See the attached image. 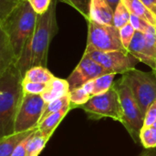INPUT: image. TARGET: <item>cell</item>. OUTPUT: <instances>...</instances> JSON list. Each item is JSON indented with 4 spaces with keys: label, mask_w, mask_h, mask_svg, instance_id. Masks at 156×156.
Returning <instances> with one entry per match:
<instances>
[{
    "label": "cell",
    "mask_w": 156,
    "mask_h": 156,
    "mask_svg": "<svg viewBox=\"0 0 156 156\" xmlns=\"http://www.w3.org/2000/svg\"><path fill=\"white\" fill-rule=\"evenodd\" d=\"M57 2L58 0H52L48 11L38 16L36 28L16 64L23 77L26 71L33 67L47 66L49 45L58 32L56 16Z\"/></svg>",
    "instance_id": "1"
},
{
    "label": "cell",
    "mask_w": 156,
    "mask_h": 156,
    "mask_svg": "<svg viewBox=\"0 0 156 156\" xmlns=\"http://www.w3.org/2000/svg\"><path fill=\"white\" fill-rule=\"evenodd\" d=\"M23 76L16 65L0 73V136L15 133V120L24 97Z\"/></svg>",
    "instance_id": "2"
},
{
    "label": "cell",
    "mask_w": 156,
    "mask_h": 156,
    "mask_svg": "<svg viewBox=\"0 0 156 156\" xmlns=\"http://www.w3.org/2000/svg\"><path fill=\"white\" fill-rule=\"evenodd\" d=\"M37 17L38 15L34 11L28 1L22 0L0 22V30L5 34L16 58V62L26 43L36 28Z\"/></svg>",
    "instance_id": "3"
},
{
    "label": "cell",
    "mask_w": 156,
    "mask_h": 156,
    "mask_svg": "<svg viewBox=\"0 0 156 156\" xmlns=\"http://www.w3.org/2000/svg\"><path fill=\"white\" fill-rule=\"evenodd\" d=\"M114 84L119 92L122 111V121L121 123L136 144L141 143L140 134L144 125V113L141 110L132 90L122 78L114 82Z\"/></svg>",
    "instance_id": "4"
},
{
    "label": "cell",
    "mask_w": 156,
    "mask_h": 156,
    "mask_svg": "<svg viewBox=\"0 0 156 156\" xmlns=\"http://www.w3.org/2000/svg\"><path fill=\"white\" fill-rule=\"evenodd\" d=\"M88 21V37L85 52L90 51H127L121 41L120 29L114 25L99 24L93 20Z\"/></svg>",
    "instance_id": "5"
},
{
    "label": "cell",
    "mask_w": 156,
    "mask_h": 156,
    "mask_svg": "<svg viewBox=\"0 0 156 156\" xmlns=\"http://www.w3.org/2000/svg\"><path fill=\"white\" fill-rule=\"evenodd\" d=\"M91 120L98 121L102 118H111L122 122V111L119 92L115 84L105 93L93 96L80 107Z\"/></svg>",
    "instance_id": "6"
},
{
    "label": "cell",
    "mask_w": 156,
    "mask_h": 156,
    "mask_svg": "<svg viewBox=\"0 0 156 156\" xmlns=\"http://www.w3.org/2000/svg\"><path fill=\"white\" fill-rule=\"evenodd\" d=\"M132 90L141 110L146 113L148 108L156 100V76L152 72H144L134 69L122 77Z\"/></svg>",
    "instance_id": "7"
},
{
    "label": "cell",
    "mask_w": 156,
    "mask_h": 156,
    "mask_svg": "<svg viewBox=\"0 0 156 156\" xmlns=\"http://www.w3.org/2000/svg\"><path fill=\"white\" fill-rule=\"evenodd\" d=\"M46 105L41 95L24 94L15 120V133L38 127Z\"/></svg>",
    "instance_id": "8"
},
{
    "label": "cell",
    "mask_w": 156,
    "mask_h": 156,
    "mask_svg": "<svg viewBox=\"0 0 156 156\" xmlns=\"http://www.w3.org/2000/svg\"><path fill=\"white\" fill-rule=\"evenodd\" d=\"M83 55L90 57L94 61L101 64L108 71L114 74H125L130 70L136 69V65L140 62L138 58L128 51H90L84 52Z\"/></svg>",
    "instance_id": "9"
},
{
    "label": "cell",
    "mask_w": 156,
    "mask_h": 156,
    "mask_svg": "<svg viewBox=\"0 0 156 156\" xmlns=\"http://www.w3.org/2000/svg\"><path fill=\"white\" fill-rule=\"evenodd\" d=\"M128 52L149 66L152 71L156 70V27L147 33L136 31Z\"/></svg>",
    "instance_id": "10"
},
{
    "label": "cell",
    "mask_w": 156,
    "mask_h": 156,
    "mask_svg": "<svg viewBox=\"0 0 156 156\" xmlns=\"http://www.w3.org/2000/svg\"><path fill=\"white\" fill-rule=\"evenodd\" d=\"M111 73L101 64L91 59L90 57L83 55L82 58L73 69L67 80L69 84V89L74 90L82 87L85 83L92 80L100 76Z\"/></svg>",
    "instance_id": "11"
},
{
    "label": "cell",
    "mask_w": 156,
    "mask_h": 156,
    "mask_svg": "<svg viewBox=\"0 0 156 156\" xmlns=\"http://www.w3.org/2000/svg\"><path fill=\"white\" fill-rule=\"evenodd\" d=\"M113 16L114 9L107 0H91L89 19L99 24L113 25Z\"/></svg>",
    "instance_id": "12"
},
{
    "label": "cell",
    "mask_w": 156,
    "mask_h": 156,
    "mask_svg": "<svg viewBox=\"0 0 156 156\" xmlns=\"http://www.w3.org/2000/svg\"><path fill=\"white\" fill-rule=\"evenodd\" d=\"M69 91V84L67 80L54 77L47 84V88L41 94V97L46 103H49L55 100L68 95Z\"/></svg>",
    "instance_id": "13"
},
{
    "label": "cell",
    "mask_w": 156,
    "mask_h": 156,
    "mask_svg": "<svg viewBox=\"0 0 156 156\" xmlns=\"http://www.w3.org/2000/svg\"><path fill=\"white\" fill-rule=\"evenodd\" d=\"M37 128L20 132V133H14L10 135H6L1 137L0 139V156H11L15 149L18 146L20 143H22L25 139L29 137Z\"/></svg>",
    "instance_id": "14"
},
{
    "label": "cell",
    "mask_w": 156,
    "mask_h": 156,
    "mask_svg": "<svg viewBox=\"0 0 156 156\" xmlns=\"http://www.w3.org/2000/svg\"><path fill=\"white\" fill-rule=\"evenodd\" d=\"M115 75L116 74L114 73H109L100 76L92 80L88 81L82 87L90 93L91 97L105 93L112 87Z\"/></svg>",
    "instance_id": "15"
},
{
    "label": "cell",
    "mask_w": 156,
    "mask_h": 156,
    "mask_svg": "<svg viewBox=\"0 0 156 156\" xmlns=\"http://www.w3.org/2000/svg\"><path fill=\"white\" fill-rule=\"evenodd\" d=\"M72 108L70 105L65 107L64 109L54 112L48 116H47L44 120H42L40 122V123L38 124V130H40L42 133H44L45 134L48 135V136H52L55 130L58 128V126L60 124V122H62V120L66 117V115L69 113V111H71Z\"/></svg>",
    "instance_id": "16"
},
{
    "label": "cell",
    "mask_w": 156,
    "mask_h": 156,
    "mask_svg": "<svg viewBox=\"0 0 156 156\" xmlns=\"http://www.w3.org/2000/svg\"><path fill=\"white\" fill-rule=\"evenodd\" d=\"M16 64V58L13 48L5 36L0 30V73L4 72L7 68Z\"/></svg>",
    "instance_id": "17"
},
{
    "label": "cell",
    "mask_w": 156,
    "mask_h": 156,
    "mask_svg": "<svg viewBox=\"0 0 156 156\" xmlns=\"http://www.w3.org/2000/svg\"><path fill=\"white\" fill-rule=\"evenodd\" d=\"M132 15L137 16L151 25L156 27V15L154 14L141 0H122Z\"/></svg>",
    "instance_id": "18"
},
{
    "label": "cell",
    "mask_w": 156,
    "mask_h": 156,
    "mask_svg": "<svg viewBox=\"0 0 156 156\" xmlns=\"http://www.w3.org/2000/svg\"><path fill=\"white\" fill-rule=\"evenodd\" d=\"M51 137L42 133L38 128L28 137L27 144V156H38Z\"/></svg>",
    "instance_id": "19"
},
{
    "label": "cell",
    "mask_w": 156,
    "mask_h": 156,
    "mask_svg": "<svg viewBox=\"0 0 156 156\" xmlns=\"http://www.w3.org/2000/svg\"><path fill=\"white\" fill-rule=\"evenodd\" d=\"M55 76L43 66H37L29 69L24 74L23 80L27 81H33L38 83L48 84Z\"/></svg>",
    "instance_id": "20"
},
{
    "label": "cell",
    "mask_w": 156,
    "mask_h": 156,
    "mask_svg": "<svg viewBox=\"0 0 156 156\" xmlns=\"http://www.w3.org/2000/svg\"><path fill=\"white\" fill-rule=\"evenodd\" d=\"M69 101H70V106L72 109L80 108L82 105L87 103L91 96L90 93L83 88L80 87L74 90H71L69 93Z\"/></svg>",
    "instance_id": "21"
},
{
    "label": "cell",
    "mask_w": 156,
    "mask_h": 156,
    "mask_svg": "<svg viewBox=\"0 0 156 156\" xmlns=\"http://www.w3.org/2000/svg\"><path fill=\"white\" fill-rule=\"evenodd\" d=\"M140 142L144 149L156 147V121L152 125L143 128L140 134Z\"/></svg>",
    "instance_id": "22"
},
{
    "label": "cell",
    "mask_w": 156,
    "mask_h": 156,
    "mask_svg": "<svg viewBox=\"0 0 156 156\" xmlns=\"http://www.w3.org/2000/svg\"><path fill=\"white\" fill-rule=\"evenodd\" d=\"M131 18V13L126 7V5L123 4L122 1H121L116 8L114 9V16H113V25L117 28H122L128 23H130Z\"/></svg>",
    "instance_id": "23"
},
{
    "label": "cell",
    "mask_w": 156,
    "mask_h": 156,
    "mask_svg": "<svg viewBox=\"0 0 156 156\" xmlns=\"http://www.w3.org/2000/svg\"><path fill=\"white\" fill-rule=\"evenodd\" d=\"M70 105V101H69V95H66L64 97H61L58 100H55L49 103H47L46 107H45V110H44V112H43V115H42V120H44L47 116L54 113V112H57L62 109H64L65 107ZM40 121V122H41Z\"/></svg>",
    "instance_id": "24"
},
{
    "label": "cell",
    "mask_w": 156,
    "mask_h": 156,
    "mask_svg": "<svg viewBox=\"0 0 156 156\" xmlns=\"http://www.w3.org/2000/svg\"><path fill=\"white\" fill-rule=\"evenodd\" d=\"M65 4L69 5L74 9H76L81 16H83L87 20L90 18V9L91 0H58Z\"/></svg>",
    "instance_id": "25"
},
{
    "label": "cell",
    "mask_w": 156,
    "mask_h": 156,
    "mask_svg": "<svg viewBox=\"0 0 156 156\" xmlns=\"http://www.w3.org/2000/svg\"><path fill=\"white\" fill-rule=\"evenodd\" d=\"M136 30L134 27L132 26L131 23H128L122 28H120V37H121V41L123 46V48L128 51V48L133 39L134 34Z\"/></svg>",
    "instance_id": "26"
},
{
    "label": "cell",
    "mask_w": 156,
    "mask_h": 156,
    "mask_svg": "<svg viewBox=\"0 0 156 156\" xmlns=\"http://www.w3.org/2000/svg\"><path fill=\"white\" fill-rule=\"evenodd\" d=\"M22 87L24 94H33V95H41L47 88V84L38 83L33 81L22 80Z\"/></svg>",
    "instance_id": "27"
},
{
    "label": "cell",
    "mask_w": 156,
    "mask_h": 156,
    "mask_svg": "<svg viewBox=\"0 0 156 156\" xmlns=\"http://www.w3.org/2000/svg\"><path fill=\"white\" fill-rule=\"evenodd\" d=\"M22 0H0V22L3 21Z\"/></svg>",
    "instance_id": "28"
},
{
    "label": "cell",
    "mask_w": 156,
    "mask_h": 156,
    "mask_svg": "<svg viewBox=\"0 0 156 156\" xmlns=\"http://www.w3.org/2000/svg\"><path fill=\"white\" fill-rule=\"evenodd\" d=\"M130 23L132 24V26L134 27V29L136 31L142 32V33H147L153 27V25H151L150 23H148L147 21H145L144 19L132 15L131 14V18H130Z\"/></svg>",
    "instance_id": "29"
},
{
    "label": "cell",
    "mask_w": 156,
    "mask_h": 156,
    "mask_svg": "<svg viewBox=\"0 0 156 156\" xmlns=\"http://www.w3.org/2000/svg\"><path fill=\"white\" fill-rule=\"evenodd\" d=\"M34 11L39 16L48 11L50 8L52 0H27Z\"/></svg>",
    "instance_id": "30"
},
{
    "label": "cell",
    "mask_w": 156,
    "mask_h": 156,
    "mask_svg": "<svg viewBox=\"0 0 156 156\" xmlns=\"http://www.w3.org/2000/svg\"><path fill=\"white\" fill-rule=\"evenodd\" d=\"M156 121V100L148 108L145 115H144V127H147L152 125Z\"/></svg>",
    "instance_id": "31"
},
{
    "label": "cell",
    "mask_w": 156,
    "mask_h": 156,
    "mask_svg": "<svg viewBox=\"0 0 156 156\" xmlns=\"http://www.w3.org/2000/svg\"><path fill=\"white\" fill-rule=\"evenodd\" d=\"M27 139H25L22 143L18 144V146L15 149L11 156H27Z\"/></svg>",
    "instance_id": "32"
},
{
    "label": "cell",
    "mask_w": 156,
    "mask_h": 156,
    "mask_svg": "<svg viewBox=\"0 0 156 156\" xmlns=\"http://www.w3.org/2000/svg\"><path fill=\"white\" fill-rule=\"evenodd\" d=\"M154 14L156 15V0H141Z\"/></svg>",
    "instance_id": "33"
},
{
    "label": "cell",
    "mask_w": 156,
    "mask_h": 156,
    "mask_svg": "<svg viewBox=\"0 0 156 156\" xmlns=\"http://www.w3.org/2000/svg\"><path fill=\"white\" fill-rule=\"evenodd\" d=\"M139 156H156V147L145 149Z\"/></svg>",
    "instance_id": "34"
},
{
    "label": "cell",
    "mask_w": 156,
    "mask_h": 156,
    "mask_svg": "<svg viewBox=\"0 0 156 156\" xmlns=\"http://www.w3.org/2000/svg\"><path fill=\"white\" fill-rule=\"evenodd\" d=\"M107 1L110 3V5H112V7L113 9H115L116 6H117V5H118L122 0H107Z\"/></svg>",
    "instance_id": "35"
},
{
    "label": "cell",
    "mask_w": 156,
    "mask_h": 156,
    "mask_svg": "<svg viewBox=\"0 0 156 156\" xmlns=\"http://www.w3.org/2000/svg\"><path fill=\"white\" fill-rule=\"evenodd\" d=\"M153 72L154 73V75H155V76H156V70H154V71H153Z\"/></svg>",
    "instance_id": "36"
}]
</instances>
